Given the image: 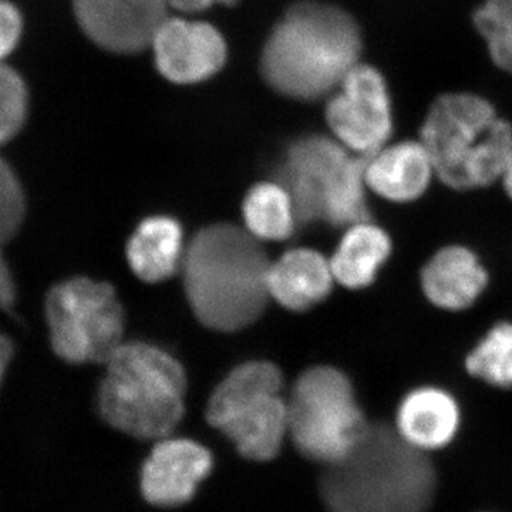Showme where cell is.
<instances>
[{"instance_id":"4316f807","label":"cell","mask_w":512,"mask_h":512,"mask_svg":"<svg viewBox=\"0 0 512 512\" xmlns=\"http://www.w3.org/2000/svg\"><path fill=\"white\" fill-rule=\"evenodd\" d=\"M239 0H168L170 8L184 13H197L214 5L234 6Z\"/></svg>"},{"instance_id":"5bb4252c","label":"cell","mask_w":512,"mask_h":512,"mask_svg":"<svg viewBox=\"0 0 512 512\" xmlns=\"http://www.w3.org/2000/svg\"><path fill=\"white\" fill-rule=\"evenodd\" d=\"M392 426L404 443L431 456L456 441L461 409L456 397L447 390L421 386L400 400Z\"/></svg>"},{"instance_id":"7402d4cb","label":"cell","mask_w":512,"mask_h":512,"mask_svg":"<svg viewBox=\"0 0 512 512\" xmlns=\"http://www.w3.org/2000/svg\"><path fill=\"white\" fill-rule=\"evenodd\" d=\"M494 63L512 73V0H487L474 15Z\"/></svg>"},{"instance_id":"52a82bcc","label":"cell","mask_w":512,"mask_h":512,"mask_svg":"<svg viewBox=\"0 0 512 512\" xmlns=\"http://www.w3.org/2000/svg\"><path fill=\"white\" fill-rule=\"evenodd\" d=\"M282 373L264 360L235 367L212 393L207 419L242 457L269 461L278 456L288 434V402Z\"/></svg>"},{"instance_id":"f546056e","label":"cell","mask_w":512,"mask_h":512,"mask_svg":"<svg viewBox=\"0 0 512 512\" xmlns=\"http://www.w3.org/2000/svg\"><path fill=\"white\" fill-rule=\"evenodd\" d=\"M483 512H494V511H483Z\"/></svg>"},{"instance_id":"8fae6325","label":"cell","mask_w":512,"mask_h":512,"mask_svg":"<svg viewBox=\"0 0 512 512\" xmlns=\"http://www.w3.org/2000/svg\"><path fill=\"white\" fill-rule=\"evenodd\" d=\"M150 47L161 76L181 86L211 79L227 62L224 36L202 20L167 16Z\"/></svg>"},{"instance_id":"44dd1931","label":"cell","mask_w":512,"mask_h":512,"mask_svg":"<svg viewBox=\"0 0 512 512\" xmlns=\"http://www.w3.org/2000/svg\"><path fill=\"white\" fill-rule=\"evenodd\" d=\"M468 375L497 389H512V323L498 322L466 357Z\"/></svg>"},{"instance_id":"e0dca14e","label":"cell","mask_w":512,"mask_h":512,"mask_svg":"<svg viewBox=\"0 0 512 512\" xmlns=\"http://www.w3.org/2000/svg\"><path fill=\"white\" fill-rule=\"evenodd\" d=\"M335 282L330 259L315 249H292L269 266V296L295 312L325 301Z\"/></svg>"},{"instance_id":"d4e9b609","label":"cell","mask_w":512,"mask_h":512,"mask_svg":"<svg viewBox=\"0 0 512 512\" xmlns=\"http://www.w3.org/2000/svg\"><path fill=\"white\" fill-rule=\"evenodd\" d=\"M22 28L19 10L9 2L0 0V62L18 46Z\"/></svg>"},{"instance_id":"f1b7e54d","label":"cell","mask_w":512,"mask_h":512,"mask_svg":"<svg viewBox=\"0 0 512 512\" xmlns=\"http://www.w3.org/2000/svg\"><path fill=\"white\" fill-rule=\"evenodd\" d=\"M500 181L501 184H503L504 191L507 192L508 197L512 200V151L510 157H508L507 163L504 165Z\"/></svg>"},{"instance_id":"ffe728a7","label":"cell","mask_w":512,"mask_h":512,"mask_svg":"<svg viewBox=\"0 0 512 512\" xmlns=\"http://www.w3.org/2000/svg\"><path fill=\"white\" fill-rule=\"evenodd\" d=\"M248 231L258 239L285 241L295 231V207L281 183H259L249 190L242 205Z\"/></svg>"},{"instance_id":"cb8c5ba5","label":"cell","mask_w":512,"mask_h":512,"mask_svg":"<svg viewBox=\"0 0 512 512\" xmlns=\"http://www.w3.org/2000/svg\"><path fill=\"white\" fill-rule=\"evenodd\" d=\"M26 215V198L18 175L0 157V248L18 234Z\"/></svg>"},{"instance_id":"277c9868","label":"cell","mask_w":512,"mask_h":512,"mask_svg":"<svg viewBox=\"0 0 512 512\" xmlns=\"http://www.w3.org/2000/svg\"><path fill=\"white\" fill-rule=\"evenodd\" d=\"M97 406L106 423L128 436L161 440L184 416V367L150 343H121L106 362Z\"/></svg>"},{"instance_id":"7a4b0ae2","label":"cell","mask_w":512,"mask_h":512,"mask_svg":"<svg viewBox=\"0 0 512 512\" xmlns=\"http://www.w3.org/2000/svg\"><path fill=\"white\" fill-rule=\"evenodd\" d=\"M439 491L433 458L370 423L355 450L325 467L319 495L328 512H430Z\"/></svg>"},{"instance_id":"3957f363","label":"cell","mask_w":512,"mask_h":512,"mask_svg":"<svg viewBox=\"0 0 512 512\" xmlns=\"http://www.w3.org/2000/svg\"><path fill=\"white\" fill-rule=\"evenodd\" d=\"M256 239L221 222L202 228L185 249V295L207 328L235 332L265 311L271 262Z\"/></svg>"},{"instance_id":"603a6c76","label":"cell","mask_w":512,"mask_h":512,"mask_svg":"<svg viewBox=\"0 0 512 512\" xmlns=\"http://www.w3.org/2000/svg\"><path fill=\"white\" fill-rule=\"evenodd\" d=\"M29 93L25 80L0 62V146L22 130L28 117Z\"/></svg>"},{"instance_id":"484cf974","label":"cell","mask_w":512,"mask_h":512,"mask_svg":"<svg viewBox=\"0 0 512 512\" xmlns=\"http://www.w3.org/2000/svg\"><path fill=\"white\" fill-rule=\"evenodd\" d=\"M16 299H18V291H16L15 278H13L8 259L3 255V248H0V309L13 313L16 308Z\"/></svg>"},{"instance_id":"9a60e30c","label":"cell","mask_w":512,"mask_h":512,"mask_svg":"<svg viewBox=\"0 0 512 512\" xmlns=\"http://www.w3.org/2000/svg\"><path fill=\"white\" fill-rule=\"evenodd\" d=\"M420 285L427 301L441 311H466L487 289L488 271L473 249L447 245L423 266Z\"/></svg>"},{"instance_id":"5b68a950","label":"cell","mask_w":512,"mask_h":512,"mask_svg":"<svg viewBox=\"0 0 512 512\" xmlns=\"http://www.w3.org/2000/svg\"><path fill=\"white\" fill-rule=\"evenodd\" d=\"M420 141L441 183L458 191L478 190L500 181L512 151V126L490 101L444 94L431 106Z\"/></svg>"},{"instance_id":"7c38bea8","label":"cell","mask_w":512,"mask_h":512,"mask_svg":"<svg viewBox=\"0 0 512 512\" xmlns=\"http://www.w3.org/2000/svg\"><path fill=\"white\" fill-rule=\"evenodd\" d=\"M168 8V0H73L84 35L101 49L119 55L150 47Z\"/></svg>"},{"instance_id":"9c48e42d","label":"cell","mask_w":512,"mask_h":512,"mask_svg":"<svg viewBox=\"0 0 512 512\" xmlns=\"http://www.w3.org/2000/svg\"><path fill=\"white\" fill-rule=\"evenodd\" d=\"M46 319L53 350L69 363H106L123 343V306L106 282H60L47 295Z\"/></svg>"},{"instance_id":"d6986e66","label":"cell","mask_w":512,"mask_h":512,"mask_svg":"<svg viewBox=\"0 0 512 512\" xmlns=\"http://www.w3.org/2000/svg\"><path fill=\"white\" fill-rule=\"evenodd\" d=\"M126 252L138 278L151 284L165 281L183 265V228L180 222L164 215L146 218L131 235Z\"/></svg>"},{"instance_id":"ac0fdd59","label":"cell","mask_w":512,"mask_h":512,"mask_svg":"<svg viewBox=\"0 0 512 512\" xmlns=\"http://www.w3.org/2000/svg\"><path fill=\"white\" fill-rule=\"evenodd\" d=\"M392 251V238L379 225L370 220L349 225L330 258L335 281L352 291L369 288Z\"/></svg>"},{"instance_id":"6da1fadb","label":"cell","mask_w":512,"mask_h":512,"mask_svg":"<svg viewBox=\"0 0 512 512\" xmlns=\"http://www.w3.org/2000/svg\"><path fill=\"white\" fill-rule=\"evenodd\" d=\"M362 36L352 16L330 3L303 0L278 20L261 56L265 82L282 96H330L359 63Z\"/></svg>"},{"instance_id":"2e32d148","label":"cell","mask_w":512,"mask_h":512,"mask_svg":"<svg viewBox=\"0 0 512 512\" xmlns=\"http://www.w3.org/2000/svg\"><path fill=\"white\" fill-rule=\"evenodd\" d=\"M434 175L429 151L421 141L384 146L366 157L367 190L394 204L419 200Z\"/></svg>"},{"instance_id":"8992f818","label":"cell","mask_w":512,"mask_h":512,"mask_svg":"<svg viewBox=\"0 0 512 512\" xmlns=\"http://www.w3.org/2000/svg\"><path fill=\"white\" fill-rule=\"evenodd\" d=\"M365 163V157L335 137L308 136L286 148L276 177L291 195L302 225L325 222L346 228L370 220Z\"/></svg>"},{"instance_id":"83f0119b","label":"cell","mask_w":512,"mask_h":512,"mask_svg":"<svg viewBox=\"0 0 512 512\" xmlns=\"http://www.w3.org/2000/svg\"><path fill=\"white\" fill-rule=\"evenodd\" d=\"M13 343L8 336L0 333V384H2L3 377L6 375V370L10 365V360L13 357Z\"/></svg>"},{"instance_id":"ba28073f","label":"cell","mask_w":512,"mask_h":512,"mask_svg":"<svg viewBox=\"0 0 512 512\" xmlns=\"http://www.w3.org/2000/svg\"><path fill=\"white\" fill-rule=\"evenodd\" d=\"M355 389L342 370L316 366L296 380L288 402L293 446L323 467L349 456L369 429Z\"/></svg>"},{"instance_id":"30bf717a","label":"cell","mask_w":512,"mask_h":512,"mask_svg":"<svg viewBox=\"0 0 512 512\" xmlns=\"http://www.w3.org/2000/svg\"><path fill=\"white\" fill-rule=\"evenodd\" d=\"M333 137L360 157L386 146L392 136V104L382 74L357 63L343 77L326 104Z\"/></svg>"},{"instance_id":"4fadbf2b","label":"cell","mask_w":512,"mask_h":512,"mask_svg":"<svg viewBox=\"0 0 512 512\" xmlns=\"http://www.w3.org/2000/svg\"><path fill=\"white\" fill-rule=\"evenodd\" d=\"M212 466V454L197 441L164 437L141 468V494L156 507H180L192 500Z\"/></svg>"}]
</instances>
